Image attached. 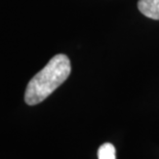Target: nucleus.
<instances>
[{
  "label": "nucleus",
  "instance_id": "nucleus-1",
  "mask_svg": "<svg viewBox=\"0 0 159 159\" xmlns=\"http://www.w3.org/2000/svg\"><path fill=\"white\" fill-rule=\"evenodd\" d=\"M71 73L69 57L65 55H57L39 71L27 85L25 102L34 106L43 102L57 87L65 82Z\"/></svg>",
  "mask_w": 159,
  "mask_h": 159
},
{
  "label": "nucleus",
  "instance_id": "nucleus-2",
  "mask_svg": "<svg viewBox=\"0 0 159 159\" xmlns=\"http://www.w3.org/2000/svg\"><path fill=\"white\" fill-rule=\"evenodd\" d=\"M138 8L143 16L159 21V0H139Z\"/></svg>",
  "mask_w": 159,
  "mask_h": 159
},
{
  "label": "nucleus",
  "instance_id": "nucleus-3",
  "mask_svg": "<svg viewBox=\"0 0 159 159\" xmlns=\"http://www.w3.org/2000/svg\"><path fill=\"white\" fill-rule=\"evenodd\" d=\"M99 159H116V150L111 143H105L98 150Z\"/></svg>",
  "mask_w": 159,
  "mask_h": 159
}]
</instances>
